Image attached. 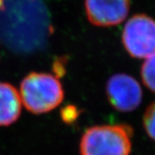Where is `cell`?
<instances>
[{"instance_id":"9c48e42d","label":"cell","mask_w":155,"mask_h":155,"mask_svg":"<svg viewBox=\"0 0 155 155\" xmlns=\"http://www.w3.org/2000/svg\"><path fill=\"white\" fill-rule=\"evenodd\" d=\"M79 115V110L76 106H65L61 111V116L62 120L66 123H72L74 122Z\"/></svg>"},{"instance_id":"52a82bcc","label":"cell","mask_w":155,"mask_h":155,"mask_svg":"<svg viewBox=\"0 0 155 155\" xmlns=\"http://www.w3.org/2000/svg\"><path fill=\"white\" fill-rule=\"evenodd\" d=\"M140 76L145 85L155 93V54L144 61L140 69Z\"/></svg>"},{"instance_id":"277c9868","label":"cell","mask_w":155,"mask_h":155,"mask_svg":"<svg viewBox=\"0 0 155 155\" xmlns=\"http://www.w3.org/2000/svg\"><path fill=\"white\" fill-rule=\"evenodd\" d=\"M106 95L116 110L127 113L136 110L142 102V89L139 82L126 73H116L106 84Z\"/></svg>"},{"instance_id":"6da1fadb","label":"cell","mask_w":155,"mask_h":155,"mask_svg":"<svg viewBox=\"0 0 155 155\" xmlns=\"http://www.w3.org/2000/svg\"><path fill=\"white\" fill-rule=\"evenodd\" d=\"M19 94L27 110L35 115L54 110L64 99V90L59 78L46 72L28 73L21 82Z\"/></svg>"},{"instance_id":"30bf717a","label":"cell","mask_w":155,"mask_h":155,"mask_svg":"<svg viewBox=\"0 0 155 155\" xmlns=\"http://www.w3.org/2000/svg\"><path fill=\"white\" fill-rule=\"evenodd\" d=\"M67 62V59L66 57H59L54 60L53 63V72H54L55 77L60 78L66 74Z\"/></svg>"},{"instance_id":"8fae6325","label":"cell","mask_w":155,"mask_h":155,"mask_svg":"<svg viewBox=\"0 0 155 155\" xmlns=\"http://www.w3.org/2000/svg\"><path fill=\"white\" fill-rule=\"evenodd\" d=\"M4 0H0V10H3L4 8Z\"/></svg>"},{"instance_id":"8992f818","label":"cell","mask_w":155,"mask_h":155,"mask_svg":"<svg viewBox=\"0 0 155 155\" xmlns=\"http://www.w3.org/2000/svg\"><path fill=\"white\" fill-rule=\"evenodd\" d=\"M19 91L12 84L0 82V127H7L18 120L22 111Z\"/></svg>"},{"instance_id":"3957f363","label":"cell","mask_w":155,"mask_h":155,"mask_svg":"<svg viewBox=\"0 0 155 155\" xmlns=\"http://www.w3.org/2000/svg\"><path fill=\"white\" fill-rule=\"evenodd\" d=\"M122 44L135 59H147L155 54V20L146 14H136L126 22Z\"/></svg>"},{"instance_id":"7a4b0ae2","label":"cell","mask_w":155,"mask_h":155,"mask_svg":"<svg viewBox=\"0 0 155 155\" xmlns=\"http://www.w3.org/2000/svg\"><path fill=\"white\" fill-rule=\"evenodd\" d=\"M133 134V128L127 124L89 127L80 140V154L130 155Z\"/></svg>"},{"instance_id":"5b68a950","label":"cell","mask_w":155,"mask_h":155,"mask_svg":"<svg viewBox=\"0 0 155 155\" xmlns=\"http://www.w3.org/2000/svg\"><path fill=\"white\" fill-rule=\"evenodd\" d=\"M84 10L92 25L112 27L126 19L130 10V0H84Z\"/></svg>"},{"instance_id":"ba28073f","label":"cell","mask_w":155,"mask_h":155,"mask_svg":"<svg viewBox=\"0 0 155 155\" xmlns=\"http://www.w3.org/2000/svg\"><path fill=\"white\" fill-rule=\"evenodd\" d=\"M143 127L147 134L155 141V101L145 110L143 116Z\"/></svg>"}]
</instances>
